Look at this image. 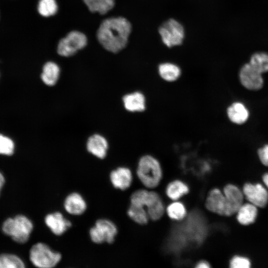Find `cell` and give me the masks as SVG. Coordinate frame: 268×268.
Masks as SVG:
<instances>
[{
    "mask_svg": "<svg viewBox=\"0 0 268 268\" xmlns=\"http://www.w3.org/2000/svg\"><path fill=\"white\" fill-rule=\"evenodd\" d=\"M158 73L160 77L167 82H174L181 77L182 71L180 67L171 63H163L158 67Z\"/></svg>",
    "mask_w": 268,
    "mask_h": 268,
    "instance_id": "19",
    "label": "cell"
},
{
    "mask_svg": "<svg viewBox=\"0 0 268 268\" xmlns=\"http://www.w3.org/2000/svg\"><path fill=\"white\" fill-rule=\"evenodd\" d=\"M127 213L132 220L140 225L146 224L149 219L146 210L142 206L130 204Z\"/></svg>",
    "mask_w": 268,
    "mask_h": 268,
    "instance_id": "25",
    "label": "cell"
},
{
    "mask_svg": "<svg viewBox=\"0 0 268 268\" xmlns=\"http://www.w3.org/2000/svg\"><path fill=\"white\" fill-rule=\"evenodd\" d=\"M44 221L51 232L58 236L64 234L71 226L70 221L66 218L60 212L47 214L45 217Z\"/></svg>",
    "mask_w": 268,
    "mask_h": 268,
    "instance_id": "14",
    "label": "cell"
},
{
    "mask_svg": "<svg viewBox=\"0 0 268 268\" xmlns=\"http://www.w3.org/2000/svg\"><path fill=\"white\" fill-rule=\"evenodd\" d=\"M90 11L101 14L106 13L113 8L115 0H83Z\"/></svg>",
    "mask_w": 268,
    "mask_h": 268,
    "instance_id": "23",
    "label": "cell"
},
{
    "mask_svg": "<svg viewBox=\"0 0 268 268\" xmlns=\"http://www.w3.org/2000/svg\"><path fill=\"white\" fill-rule=\"evenodd\" d=\"M242 192L249 202L258 207H264L268 202V191L260 183H247L244 185Z\"/></svg>",
    "mask_w": 268,
    "mask_h": 268,
    "instance_id": "9",
    "label": "cell"
},
{
    "mask_svg": "<svg viewBox=\"0 0 268 268\" xmlns=\"http://www.w3.org/2000/svg\"><path fill=\"white\" fill-rule=\"evenodd\" d=\"M197 268H208L210 267V264L206 261L202 260L198 262L196 266Z\"/></svg>",
    "mask_w": 268,
    "mask_h": 268,
    "instance_id": "32",
    "label": "cell"
},
{
    "mask_svg": "<svg viewBox=\"0 0 268 268\" xmlns=\"http://www.w3.org/2000/svg\"><path fill=\"white\" fill-rule=\"evenodd\" d=\"M226 115L231 123L241 125L248 121L250 117V112L243 102L235 101L227 108Z\"/></svg>",
    "mask_w": 268,
    "mask_h": 268,
    "instance_id": "15",
    "label": "cell"
},
{
    "mask_svg": "<svg viewBox=\"0 0 268 268\" xmlns=\"http://www.w3.org/2000/svg\"><path fill=\"white\" fill-rule=\"evenodd\" d=\"M117 233V227L112 221L107 219H100L90 228L89 236L92 241L95 243L107 242L110 244L114 241Z\"/></svg>",
    "mask_w": 268,
    "mask_h": 268,
    "instance_id": "5",
    "label": "cell"
},
{
    "mask_svg": "<svg viewBox=\"0 0 268 268\" xmlns=\"http://www.w3.org/2000/svg\"><path fill=\"white\" fill-rule=\"evenodd\" d=\"M60 73V69L58 65L54 62H49L44 65L41 77L45 84L53 86L57 82Z\"/></svg>",
    "mask_w": 268,
    "mask_h": 268,
    "instance_id": "22",
    "label": "cell"
},
{
    "mask_svg": "<svg viewBox=\"0 0 268 268\" xmlns=\"http://www.w3.org/2000/svg\"><path fill=\"white\" fill-rule=\"evenodd\" d=\"M205 206L211 212L226 216V203L223 192L218 188L211 190L205 199Z\"/></svg>",
    "mask_w": 268,
    "mask_h": 268,
    "instance_id": "13",
    "label": "cell"
},
{
    "mask_svg": "<svg viewBox=\"0 0 268 268\" xmlns=\"http://www.w3.org/2000/svg\"><path fill=\"white\" fill-rule=\"evenodd\" d=\"M86 147L89 152L100 159H103L106 156L108 144L103 136L95 134L89 137Z\"/></svg>",
    "mask_w": 268,
    "mask_h": 268,
    "instance_id": "18",
    "label": "cell"
},
{
    "mask_svg": "<svg viewBox=\"0 0 268 268\" xmlns=\"http://www.w3.org/2000/svg\"><path fill=\"white\" fill-rule=\"evenodd\" d=\"M25 263L18 256L8 253L0 255V268H24Z\"/></svg>",
    "mask_w": 268,
    "mask_h": 268,
    "instance_id": "27",
    "label": "cell"
},
{
    "mask_svg": "<svg viewBox=\"0 0 268 268\" xmlns=\"http://www.w3.org/2000/svg\"><path fill=\"white\" fill-rule=\"evenodd\" d=\"M122 100L125 109L131 113H142L147 108L146 96L141 91L126 94L123 97Z\"/></svg>",
    "mask_w": 268,
    "mask_h": 268,
    "instance_id": "12",
    "label": "cell"
},
{
    "mask_svg": "<svg viewBox=\"0 0 268 268\" xmlns=\"http://www.w3.org/2000/svg\"><path fill=\"white\" fill-rule=\"evenodd\" d=\"M110 179L115 188L125 190L129 188L132 183L133 174L129 168L120 167L110 173Z\"/></svg>",
    "mask_w": 268,
    "mask_h": 268,
    "instance_id": "16",
    "label": "cell"
},
{
    "mask_svg": "<svg viewBox=\"0 0 268 268\" xmlns=\"http://www.w3.org/2000/svg\"><path fill=\"white\" fill-rule=\"evenodd\" d=\"M143 206L152 220L159 219L165 212L162 200L158 194L154 191H148Z\"/></svg>",
    "mask_w": 268,
    "mask_h": 268,
    "instance_id": "11",
    "label": "cell"
},
{
    "mask_svg": "<svg viewBox=\"0 0 268 268\" xmlns=\"http://www.w3.org/2000/svg\"><path fill=\"white\" fill-rule=\"evenodd\" d=\"M58 10V5L55 0H40L38 4V11L44 17L54 15Z\"/></svg>",
    "mask_w": 268,
    "mask_h": 268,
    "instance_id": "28",
    "label": "cell"
},
{
    "mask_svg": "<svg viewBox=\"0 0 268 268\" xmlns=\"http://www.w3.org/2000/svg\"><path fill=\"white\" fill-rule=\"evenodd\" d=\"M64 206L68 213L78 215L85 212L87 208V204L80 194L74 192L69 194L66 198Z\"/></svg>",
    "mask_w": 268,
    "mask_h": 268,
    "instance_id": "17",
    "label": "cell"
},
{
    "mask_svg": "<svg viewBox=\"0 0 268 268\" xmlns=\"http://www.w3.org/2000/svg\"><path fill=\"white\" fill-rule=\"evenodd\" d=\"M1 189H0V193Z\"/></svg>",
    "mask_w": 268,
    "mask_h": 268,
    "instance_id": "35",
    "label": "cell"
},
{
    "mask_svg": "<svg viewBox=\"0 0 268 268\" xmlns=\"http://www.w3.org/2000/svg\"><path fill=\"white\" fill-rule=\"evenodd\" d=\"M14 144L9 137L0 134V154L11 155L13 153Z\"/></svg>",
    "mask_w": 268,
    "mask_h": 268,
    "instance_id": "29",
    "label": "cell"
},
{
    "mask_svg": "<svg viewBox=\"0 0 268 268\" xmlns=\"http://www.w3.org/2000/svg\"><path fill=\"white\" fill-rule=\"evenodd\" d=\"M239 81L246 89L251 91H258L264 85L262 73L252 67L249 63L242 66L239 72Z\"/></svg>",
    "mask_w": 268,
    "mask_h": 268,
    "instance_id": "8",
    "label": "cell"
},
{
    "mask_svg": "<svg viewBox=\"0 0 268 268\" xmlns=\"http://www.w3.org/2000/svg\"><path fill=\"white\" fill-rule=\"evenodd\" d=\"M250 64L261 73L268 72V54L257 52L250 58Z\"/></svg>",
    "mask_w": 268,
    "mask_h": 268,
    "instance_id": "26",
    "label": "cell"
},
{
    "mask_svg": "<svg viewBox=\"0 0 268 268\" xmlns=\"http://www.w3.org/2000/svg\"><path fill=\"white\" fill-rule=\"evenodd\" d=\"M159 33L163 42L168 47L181 45L184 38L183 27L174 19L163 23L159 28Z\"/></svg>",
    "mask_w": 268,
    "mask_h": 268,
    "instance_id": "7",
    "label": "cell"
},
{
    "mask_svg": "<svg viewBox=\"0 0 268 268\" xmlns=\"http://www.w3.org/2000/svg\"><path fill=\"white\" fill-rule=\"evenodd\" d=\"M87 42V38L83 33L73 31L59 41L57 51L62 56H71L85 47Z\"/></svg>",
    "mask_w": 268,
    "mask_h": 268,
    "instance_id": "6",
    "label": "cell"
},
{
    "mask_svg": "<svg viewBox=\"0 0 268 268\" xmlns=\"http://www.w3.org/2000/svg\"><path fill=\"white\" fill-rule=\"evenodd\" d=\"M236 213L239 223L243 225H248L256 220L258 214V207L250 202L243 203Z\"/></svg>",
    "mask_w": 268,
    "mask_h": 268,
    "instance_id": "20",
    "label": "cell"
},
{
    "mask_svg": "<svg viewBox=\"0 0 268 268\" xmlns=\"http://www.w3.org/2000/svg\"><path fill=\"white\" fill-rule=\"evenodd\" d=\"M33 229L32 221L27 216L19 214L5 219L2 225V230L6 235L18 243H25L29 239Z\"/></svg>",
    "mask_w": 268,
    "mask_h": 268,
    "instance_id": "3",
    "label": "cell"
},
{
    "mask_svg": "<svg viewBox=\"0 0 268 268\" xmlns=\"http://www.w3.org/2000/svg\"><path fill=\"white\" fill-rule=\"evenodd\" d=\"M168 217L174 220H182L187 215V209L185 205L181 201H174L166 208Z\"/></svg>",
    "mask_w": 268,
    "mask_h": 268,
    "instance_id": "24",
    "label": "cell"
},
{
    "mask_svg": "<svg viewBox=\"0 0 268 268\" xmlns=\"http://www.w3.org/2000/svg\"><path fill=\"white\" fill-rule=\"evenodd\" d=\"M262 180L266 187L268 189V173L263 175Z\"/></svg>",
    "mask_w": 268,
    "mask_h": 268,
    "instance_id": "33",
    "label": "cell"
},
{
    "mask_svg": "<svg viewBox=\"0 0 268 268\" xmlns=\"http://www.w3.org/2000/svg\"><path fill=\"white\" fill-rule=\"evenodd\" d=\"M162 173L161 165L153 155L145 154L139 158L136 174L139 181L146 188L156 187L161 180Z\"/></svg>",
    "mask_w": 268,
    "mask_h": 268,
    "instance_id": "2",
    "label": "cell"
},
{
    "mask_svg": "<svg viewBox=\"0 0 268 268\" xmlns=\"http://www.w3.org/2000/svg\"><path fill=\"white\" fill-rule=\"evenodd\" d=\"M229 264L231 268H249L251 263L246 257L236 256L231 259Z\"/></svg>",
    "mask_w": 268,
    "mask_h": 268,
    "instance_id": "30",
    "label": "cell"
},
{
    "mask_svg": "<svg viewBox=\"0 0 268 268\" xmlns=\"http://www.w3.org/2000/svg\"><path fill=\"white\" fill-rule=\"evenodd\" d=\"M29 259L36 267L52 268L60 262L62 255L60 253L52 250L46 244L39 242L31 247L29 252Z\"/></svg>",
    "mask_w": 268,
    "mask_h": 268,
    "instance_id": "4",
    "label": "cell"
},
{
    "mask_svg": "<svg viewBox=\"0 0 268 268\" xmlns=\"http://www.w3.org/2000/svg\"><path fill=\"white\" fill-rule=\"evenodd\" d=\"M257 154L262 164L268 167V143L259 148L257 150Z\"/></svg>",
    "mask_w": 268,
    "mask_h": 268,
    "instance_id": "31",
    "label": "cell"
},
{
    "mask_svg": "<svg viewBox=\"0 0 268 268\" xmlns=\"http://www.w3.org/2000/svg\"><path fill=\"white\" fill-rule=\"evenodd\" d=\"M132 31L130 22L122 17L104 20L97 33L98 40L107 50L117 53L126 47Z\"/></svg>",
    "mask_w": 268,
    "mask_h": 268,
    "instance_id": "1",
    "label": "cell"
},
{
    "mask_svg": "<svg viewBox=\"0 0 268 268\" xmlns=\"http://www.w3.org/2000/svg\"><path fill=\"white\" fill-rule=\"evenodd\" d=\"M5 178L2 174L0 172V189L1 190L5 184Z\"/></svg>",
    "mask_w": 268,
    "mask_h": 268,
    "instance_id": "34",
    "label": "cell"
},
{
    "mask_svg": "<svg viewBox=\"0 0 268 268\" xmlns=\"http://www.w3.org/2000/svg\"><path fill=\"white\" fill-rule=\"evenodd\" d=\"M223 192L226 203V216H229L236 213L243 203L244 196L242 190L233 184L226 185Z\"/></svg>",
    "mask_w": 268,
    "mask_h": 268,
    "instance_id": "10",
    "label": "cell"
},
{
    "mask_svg": "<svg viewBox=\"0 0 268 268\" xmlns=\"http://www.w3.org/2000/svg\"><path fill=\"white\" fill-rule=\"evenodd\" d=\"M189 192L187 184L182 181L176 180L169 183L165 190L167 196L171 200L178 201Z\"/></svg>",
    "mask_w": 268,
    "mask_h": 268,
    "instance_id": "21",
    "label": "cell"
}]
</instances>
